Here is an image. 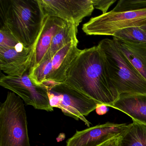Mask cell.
I'll return each instance as SVG.
<instances>
[{
	"mask_svg": "<svg viewBox=\"0 0 146 146\" xmlns=\"http://www.w3.org/2000/svg\"><path fill=\"white\" fill-rule=\"evenodd\" d=\"M65 84L95 100L112 107L118 98L98 46L82 50L67 72Z\"/></svg>",
	"mask_w": 146,
	"mask_h": 146,
	"instance_id": "cell-1",
	"label": "cell"
},
{
	"mask_svg": "<svg viewBox=\"0 0 146 146\" xmlns=\"http://www.w3.org/2000/svg\"><path fill=\"white\" fill-rule=\"evenodd\" d=\"M0 3L3 25L25 46H33L46 18L40 0H1Z\"/></svg>",
	"mask_w": 146,
	"mask_h": 146,
	"instance_id": "cell-2",
	"label": "cell"
},
{
	"mask_svg": "<svg viewBox=\"0 0 146 146\" xmlns=\"http://www.w3.org/2000/svg\"><path fill=\"white\" fill-rule=\"evenodd\" d=\"M98 46L104 54L109 77L119 96L146 94V80L122 53L114 40L103 39Z\"/></svg>",
	"mask_w": 146,
	"mask_h": 146,
	"instance_id": "cell-3",
	"label": "cell"
},
{
	"mask_svg": "<svg viewBox=\"0 0 146 146\" xmlns=\"http://www.w3.org/2000/svg\"><path fill=\"white\" fill-rule=\"evenodd\" d=\"M0 146H31L24 104L13 92L1 104Z\"/></svg>",
	"mask_w": 146,
	"mask_h": 146,
	"instance_id": "cell-4",
	"label": "cell"
},
{
	"mask_svg": "<svg viewBox=\"0 0 146 146\" xmlns=\"http://www.w3.org/2000/svg\"><path fill=\"white\" fill-rule=\"evenodd\" d=\"M44 84L47 87L51 106L59 108L66 116L82 120L89 127L91 123L85 116L96 110L99 103L64 83L47 82Z\"/></svg>",
	"mask_w": 146,
	"mask_h": 146,
	"instance_id": "cell-5",
	"label": "cell"
},
{
	"mask_svg": "<svg viewBox=\"0 0 146 146\" xmlns=\"http://www.w3.org/2000/svg\"><path fill=\"white\" fill-rule=\"evenodd\" d=\"M78 40L71 42L58 51L52 58L42 60L37 66L29 71L31 80L38 84L47 82L64 83L67 72L82 50L78 49Z\"/></svg>",
	"mask_w": 146,
	"mask_h": 146,
	"instance_id": "cell-6",
	"label": "cell"
},
{
	"mask_svg": "<svg viewBox=\"0 0 146 146\" xmlns=\"http://www.w3.org/2000/svg\"><path fill=\"white\" fill-rule=\"evenodd\" d=\"M146 24V9L137 11H112L90 19L83 25L82 30L88 35L112 36L127 28L141 27Z\"/></svg>",
	"mask_w": 146,
	"mask_h": 146,
	"instance_id": "cell-7",
	"label": "cell"
},
{
	"mask_svg": "<svg viewBox=\"0 0 146 146\" xmlns=\"http://www.w3.org/2000/svg\"><path fill=\"white\" fill-rule=\"evenodd\" d=\"M0 85L19 96L25 104L38 110L53 111L48 96L47 87L45 84L34 82L29 76V71L22 76L2 75Z\"/></svg>",
	"mask_w": 146,
	"mask_h": 146,
	"instance_id": "cell-8",
	"label": "cell"
},
{
	"mask_svg": "<svg viewBox=\"0 0 146 146\" xmlns=\"http://www.w3.org/2000/svg\"><path fill=\"white\" fill-rule=\"evenodd\" d=\"M40 2L45 17L59 18L77 27L94 9L92 0H40Z\"/></svg>",
	"mask_w": 146,
	"mask_h": 146,
	"instance_id": "cell-9",
	"label": "cell"
},
{
	"mask_svg": "<svg viewBox=\"0 0 146 146\" xmlns=\"http://www.w3.org/2000/svg\"><path fill=\"white\" fill-rule=\"evenodd\" d=\"M126 123L107 122L76 133L66 141V146H99L108 140L120 136L128 128Z\"/></svg>",
	"mask_w": 146,
	"mask_h": 146,
	"instance_id": "cell-10",
	"label": "cell"
},
{
	"mask_svg": "<svg viewBox=\"0 0 146 146\" xmlns=\"http://www.w3.org/2000/svg\"><path fill=\"white\" fill-rule=\"evenodd\" d=\"M36 40L37 39L35 44L29 47L22 45L13 49H0L1 70L7 76H22L31 66Z\"/></svg>",
	"mask_w": 146,
	"mask_h": 146,
	"instance_id": "cell-11",
	"label": "cell"
},
{
	"mask_svg": "<svg viewBox=\"0 0 146 146\" xmlns=\"http://www.w3.org/2000/svg\"><path fill=\"white\" fill-rule=\"evenodd\" d=\"M66 22L59 18L46 17L37 37L34 57L29 71L35 68L41 62L49 49L54 36Z\"/></svg>",
	"mask_w": 146,
	"mask_h": 146,
	"instance_id": "cell-12",
	"label": "cell"
},
{
	"mask_svg": "<svg viewBox=\"0 0 146 146\" xmlns=\"http://www.w3.org/2000/svg\"><path fill=\"white\" fill-rule=\"evenodd\" d=\"M112 108L127 114L133 121L146 125V94H122Z\"/></svg>",
	"mask_w": 146,
	"mask_h": 146,
	"instance_id": "cell-13",
	"label": "cell"
},
{
	"mask_svg": "<svg viewBox=\"0 0 146 146\" xmlns=\"http://www.w3.org/2000/svg\"><path fill=\"white\" fill-rule=\"evenodd\" d=\"M113 39L122 53L146 80V46Z\"/></svg>",
	"mask_w": 146,
	"mask_h": 146,
	"instance_id": "cell-14",
	"label": "cell"
},
{
	"mask_svg": "<svg viewBox=\"0 0 146 146\" xmlns=\"http://www.w3.org/2000/svg\"><path fill=\"white\" fill-rule=\"evenodd\" d=\"M77 27L74 24L66 22L54 37L51 46L42 60L49 59L63 47L72 41L77 40Z\"/></svg>",
	"mask_w": 146,
	"mask_h": 146,
	"instance_id": "cell-15",
	"label": "cell"
},
{
	"mask_svg": "<svg viewBox=\"0 0 146 146\" xmlns=\"http://www.w3.org/2000/svg\"><path fill=\"white\" fill-rule=\"evenodd\" d=\"M119 146H146V125L133 121L119 137Z\"/></svg>",
	"mask_w": 146,
	"mask_h": 146,
	"instance_id": "cell-16",
	"label": "cell"
},
{
	"mask_svg": "<svg viewBox=\"0 0 146 146\" xmlns=\"http://www.w3.org/2000/svg\"><path fill=\"white\" fill-rule=\"evenodd\" d=\"M113 39L125 42L146 46V31L141 27H133L116 32Z\"/></svg>",
	"mask_w": 146,
	"mask_h": 146,
	"instance_id": "cell-17",
	"label": "cell"
},
{
	"mask_svg": "<svg viewBox=\"0 0 146 146\" xmlns=\"http://www.w3.org/2000/svg\"><path fill=\"white\" fill-rule=\"evenodd\" d=\"M146 9V0H120L112 11H137Z\"/></svg>",
	"mask_w": 146,
	"mask_h": 146,
	"instance_id": "cell-18",
	"label": "cell"
},
{
	"mask_svg": "<svg viewBox=\"0 0 146 146\" xmlns=\"http://www.w3.org/2000/svg\"><path fill=\"white\" fill-rule=\"evenodd\" d=\"M22 45L5 25L1 26L0 30V49H13Z\"/></svg>",
	"mask_w": 146,
	"mask_h": 146,
	"instance_id": "cell-19",
	"label": "cell"
},
{
	"mask_svg": "<svg viewBox=\"0 0 146 146\" xmlns=\"http://www.w3.org/2000/svg\"><path fill=\"white\" fill-rule=\"evenodd\" d=\"M116 1V0H92L94 7L102 11V14L108 13L109 7Z\"/></svg>",
	"mask_w": 146,
	"mask_h": 146,
	"instance_id": "cell-20",
	"label": "cell"
},
{
	"mask_svg": "<svg viewBox=\"0 0 146 146\" xmlns=\"http://www.w3.org/2000/svg\"><path fill=\"white\" fill-rule=\"evenodd\" d=\"M119 137L112 138L99 146H119Z\"/></svg>",
	"mask_w": 146,
	"mask_h": 146,
	"instance_id": "cell-21",
	"label": "cell"
},
{
	"mask_svg": "<svg viewBox=\"0 0 146 146\" xmlns=\"http://www.w3.org/2000/svg\"><path fill=\"white\" fill-rule=\"evenodd\" d=\"M108 107L104 104H98L96 109V113L99 115H104L108 111Z\"/></svg>",
	"mask_w": 146,
	"mask_h": 146,
	"instance_id": "cell-22",
	"label": "cell"
},
{
	"mask_svg": "<svg viewBox=\"0 0 146 146\" xmlns=\"http://www.w3.org/2000/svg\"><path fill=\"white\" fill-rule=\"evenodd\" d=\"M141 28L142 29L144 30L145 31H146V24H144V25L143 26H141Z\"/></svg>",
	"mask_w": 146,
	"mask_h": 146,
	"instance_id": "cell-23",
	"label": "cell"
}]
</instances>
